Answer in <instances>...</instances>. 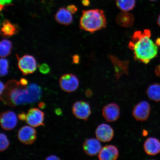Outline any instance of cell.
Instances as JSON below:
<instances>
[{
    "mask_svg": "<svg viewBox=\"0 0 160 160\" xmlns=\"http://www.w3.org/2000/svg\"><path fill=\"white\" fill-rule=\"evenodd\" d=\"M67 9L72 14H74L77 11V8L74 5H70L67 8Z\"/></svg>",
    "mask_w": 160,
    "mask_h": 160,
    "instance_id": "484cf974",
    "label": "cell"
},
{
    "mask_svg": "<svg viewBox=\"0 0 160 160\" xmlns=\"http://www.w3.org/2000/svg\"><path fill=\"white\" fill-rule=\"evenodd\" d=\"M80 61V57L79 55H73L72 57V62L74 64L79 63Z\"/></svg>",
    "mask_w": 160,
    "mask_h": 160,
    "instance_id": "4316f807",
    "label": "cell"
},
{
    "mask_svg": "<svg viewBox=\"0 0 160 160\" xmlns=\"http://www.w3.org/2000/svg\"><path fill=\"white\" fill-rule=\"evenodd\" d=\"M37 131L33 127L25 126L19 130L18 138L21 143L29 145L33 144L37 139Z\"/></svg>",
    "mask_w": 160,
    "mask_h": 160,
    "instance_id": "ba28073f",
    "label": "cell"
},
{
    "mask_svg": "<svg viewBox=\"0 0 160 160\" xmlns=\"http://www.w3.org/2000/svg\"><path fill=\"white\" fill-rule=\"evenodd\" d=\"M151 36L149 29L136 31L132 36L128 47L133 51L136 61L147 64L157 57L158 47L150 39Z\"/></svg>",
    "mask_w": 160,
    "mask_h": 160,
    "instance_id": "6da1fadb",
    "label": "cell"
},
{
    "mask_svg": "<svg viewBox=\"0 0 160 160\" xmlns=\"http://www.w3.org/2000/svg\"><path fill=\"white\" fill-rule=\"evenodd\" d=\"M107 24V20L102 10L95 9L82 11L80 21L81 29L93 33L105 28Z\"/></svg>",
    "mask_w": 160,
    "mask_h": 160,
    "instance_id": "3957f363",
    "label": "cell"
},
{
    "mask_svg": "<svg viewBox=\"0 0 160 160\" xmlns=\"http://www.w3.org/2000/svg\"><path fill=\"white\" fill-rule=\"evenodd\" d=\"M82 3L84 6L87 7L90 5V2L89 0H82Z\"/></svg>",
    "mask_w": 160,
    "mask_h": 160,
    "instance_id": "d590c367",
    "label": "cell"
},
{
    "mask_svg": "<svg viewBox=\"0 0 160 160\" xmlns=\"http://www.w3.org/2000/svg\"><path fill=\"white\" fill-rule=\"evenodd\" d=\"M17 123V117L14 112L7 111L1 114L0 123L3 129L11 131L15 128Z\"/></svg>",
    "mask_w": 160,
    "mask_h": 160,
    "instance_id": "7c38bea8",
    "label": "cell"
},
{
    "mask_svg": "<svg viewBox=\"0 0 160 160\" xmlns=\"http://www.w3.org/2000/svg\"><path fill=\"white\" fill-rule=\"evenodd\" d=\"M18 66L24 75L32 74L37 69V62L35 58L31 55H24L19 58L17 55Z\"/></svg>",
    "mask_w": 160,
    "mask_h": 160,
    "instance_id": "277c9868",
    "label": "cell"
},
{
    "mask_svg": "<svg viewBox=\"0 0 160 160\" xmlns=\"http://www.w3.org/2000/svg\"><path fill=\"white\" fill-rule=\"evenodd\" d=\"M151 109L148 102L146 101H142L134 107L132 115L136 121H145L148 118Z\"/></svg>",
    "mask_w": 160,
    "mask_h": 160,
    "instance_id": "8992f818",
    "label": "cell"
},
{
    "mask_svg": "<svg viewBox=\"0 0 160 160\" xmlns=\"http://www.w3.org/2000/svg\"><path fill=\"white\" fill-rule=\"evenodd\" d=\"M85 95L87 97H91L93 95V92L91 90L88 89L85 91Z\"/></svg>",
    "mask_w": 160,
    "mask_h": 160,
    "instance_id": "4dcf8cb0",
    "label": "cell"
},
{
    "mask_svg": "<svg viewBox=\"0 0 160 160\" xmlns=\"http://www.w3.org/2000/svg\"><path fill=\"white\" fill-rule=\"evenodd\" d=\"M157 23L158 25L160 27V15L159 16L158 18Z\"/></svg>",
    "mask_w": 160,
    "mask_h": 160,
    "instance_id": "ab89813d",
    "label": "cell"
},
{
    "mask_svg": "<svg viewBox=\"0 0 160 160\" xmlns=\"http://www.w3.org/2000/svg\"><path fill=\"white\" fill-rule=\"evenodd\" d=\"M59 82L61 89L68 93L76 91L78 88L79 83L77 76L71 73L62 76L60 78Z\"/></svg>",
    "mask_w": 160,
    "mask_h": 160,
    "instance_id": "5b68a950",
    "label": "cell"
},
{
    "mask_svg": "<svg viewBox=\"0 0 160 160\" xmlns=\"http://www.w3.org/2000/svg\"><path fill=\"white\" fill-rule=\"evenodd\" d=\"M9 62L7 59L1 58L0 60V74L4 77L8 73Z\"/></svg>",
    "mask_w": 160,
    "mask_h": 160,
    "instance_id": "603a6c76",
    "label": "cell"
},
{
    "mask_svg": "<svg viewBox=\"0 0 160 160\" xmlns=\"http://www.w3.org/2000/svg\"><path fill=\"white\" fill-rule=\"evenodd\" d=\"M1 98L4 103L11 107L31 103L28 87L22 85L16 80L8 82Z\"/></svg>",
    "mask_w": 160,
    "mask_h": 160,
    "instance_id": "7a4b0ae2",
    "label": "cell"
},
{
    "mask_svg": "<svg viewBox=\"0 0 160 160\" xmlns=\"http://www.w3.org/2000/svg\"><path fill=\"white\" fill-rule=\"evenodd\" d=\"M146 93L149 99L152 101L160 102V84H152L148 87Z\"/></svg>",
    "mask_w": 160,
    "mask_h": 160,
    "instance_id": "d6986e66",
    "label": "cell"
},
{
    "mask_svg": "<svg viewBox=\"0 0 160 160\" xmlns=\"http://www.w3.org/2000/svg\"><path fill=\"white\" fill-rule=\"evenodd\" d=\"M55 112L59 116L62 115V110L59 108H57L55 110Z\"/></svg>",
    "mask_w": 160,
    "mask_h": 160,
    "instance_id": "8d00e7d4",
    "label": "cell"
},
{
    "mask_svg": "<svg viewBox=\"0 0 160 160\" xmlns=\"http://www.w3.org/2000/svg\"><path fill=\"white\" fill-rule=\"evenodd\" d=\"M45 160H61L59 158V157H57V156H56L54 155H50L49 156V157H47L45 159Z\"/></svg>",
    "mask_w": 160,
    "mask_h": 160,
    "instance_id": "f1b7e54d",
    "label": "cell"
},
{
    "mask_svg": "<svg viewBox=\"0 0 160 160\" xmlns=\"http://www.w3.org/2000/svg\"><path fill=\"white\" fill-rule=\"evenodd\" d=\"M148 134V132L146 130H143L142 131V135L143 136H147Z\"/></svg>",
    "mask_w": 160,
    "mask_h": 160,
    "instance_id": "74e56055",
    "label": "cell"
},
{
    "mask_svg": "<svg viewBox=\"0 0 160 160\" xmlns=\"http://www.w3.org/2000/svg\"><path fill=\"white\" fill-rule=\"evenodd\" d=\"M118 24L123 27H129L133 24L134 17L131 13L122 11L118 14L116 18Z\"/></svg>",
    "mask_w": 160,
    "mask_h": 160,
    "instance_id": "e0dca14e",
    "label": "cell"
},
{
    "mask_svg": "<svg viewBox=\"0 0 160 160\" xmlns=\"http://www.w3.org/2000/svg\"><path fill=\"white\" fill-rule=\"evenodd\" d=\"M9 142L7 136L4 133H1L0 135V151H5L9 147Z\"/></svg>",
    "mask_w": 160,
    "mask_h": 160,
    "instance_id": "cb8c5ba5",
    "label": "cell"
},
{
    "mask_svg": "<svg viewBox=\"0 0 160 160\" xmlns=\"http://www.w3.org/2000/svg\"><path fill=\"white\" fill-rule=\"evenodd\" d=\"M18 27L8 20L4 21L1 29V34L3 37L9 38L18 32Z\"/></svg>",
    "mask_w": 160,
    "mask_h": 160,
    "instance_id": "ac0fdd59",
    "label": "cell"
},
{
    "mask_svg": "<svg viewBox=\"0 0 160 160\" xmlns=\"http://www.w3.org/2000/svg\"><path fill=\"white\" fill-rule=\"evenodd\" d=\"M12 0H1V6H3L11 3Z\"/></svg>",
    "mask_w": 160,
    "mask_h": 160,
    "instance_id": "1f68e13d",
    "label": "cell"
},
{
    "mask_svg": "<svg viewBox=\"0 0 160 160\" xmlns=\"http://www.w3.org/2000/svg\"><path fill=\"white\" fill-rule=\"evenodd\" d=\"M100 142L98 139L95 138L86 139L83 144L84 152L90 157H93L97 155L102 148Z\"/></svg>",
    "mask_w": 160,
    "mask_h": 160,
    "instance_id": "4fadbf2b",
    "label": "cell"
},
{
    "mask_svg": "<svg viewBox=\"0 0 160 160\" xmlns=\"http://www.w3.org/2000/svg\"><path fill=\"white\" fill-rule=\"evenodd\" d=\"M38 107L41 109H44L45 107V104L43 102H40L38 104Z\"/></svg>",
    "mask_w": 160,
    "mask_h": 160,
    "instance_id": "836d02e7",
    "label": "cell"
},
{
    "mask_svg": "<svg viewBox=\"0 0 160 160\" xmlns=\"http://www.w3.org/2000/svg\"><path fill=\"white\" fill-rule=\"evenodd\" d=\"M156 42L157 45H160V38H158L156 40Z\"/></svg>",
    "mask_w": 160,
    "mask_h": 160,
    "instance_id": "f35d334b",
    "label": "cell"
},
{
    "mask_svg": "<svg viewBox=\"0 0 160 160\" xmlns=\"http://www.w3.org/2000/svg\"><path fill=\"white\" fill-rule=\"evenodd\" d=\"M18 117L19 119L21 120V121H26L27 118V114L22 112L19 114Z\"/></svg>",
    "mask_w": 160,
    "mask_h": 160,
    "instance_id": "83f0119b",
    "label": "cell"
},
{
    "mask_svg": "<svg viewBox=\"0 0 160 160\" xmlns=\"http://www.w3.org/2000/svg\"><path fill=\"white\" fill-rule=\"evenodd\" d=\"M149 1H158V0H149Z\"/></svg>",
    "mask_w": 160,
    "mask_h": 160,
    "instance_id": "60d3db41",
    "label": "cell"
},
{
    "mask_svg": "<svg viewBox=\"0 0 160 160\" xmlns=\"http://www.w3.org/2000/svg\"><path fill=\"white\" fill-rule=\"evenodd\" d=\"M155 73L157 77L160 78V65L157 66L155 69Z\"/></svg>",
    "mask_w": 160,
    "mask_h": 160,
    "instance_id": "d6a6232c",
    "label": "cell"
},
{
    "mask_svg": "<svg viewBox=\"0 0 160 160\" xmlns=\"http://www.w3.org/2000/svg\"><path fill=\"white\" fill-rule=\"evenodd\" d=\"M44 113L37 108H33L29 110L27 113L26 122L29 126L37 127L44 125Z\"/></svg>",
    "mask_w": 160,
    "mask_h": 160,
    "instance_id": "9c48e42d",
    "label": "cell"
},
{
    "mask_svg": "<svg viewBox=\"0 0 160 160\" xmlns=\"http://www.w3.org/2000/svg\"><path fill=\"white\" fill-rule=\"evenodd\" d=\"M12 49V44L9 40H2L0 43V56L1 58H5L11 54Z\"/></svg>",
    "mask_w": 160,
    "mask_h": 160,
    "instance_id": "7402d4cb",
    "label": "cell"
},
{
    "mask_svg": "<svg viewBox=\"0 0 160 160\" xmlns=\"http://www.w3.org/2000/svg\"><path fill=\"white\" fill-rule=\"evenodd\" d=\"M72 14L65 8L59 9L55 15V19L58 23L64 25H69L73 21Z\"/></svg>",
    "mask_w": 160,
    "mask_h": 160,
    "instance_id": "2e32d148",
    "label": "cell"
},
{
    "mask_svg": "<svg viewBox=\"0 0 160 160\" xmlns=\"http://www.w3.org/2000/svg\"><path fill=\"white\" fill-rule=\"evenodd\" d=\"M143 148L148 155H157L160 153V141L155 138H148L144 143Z\"/></svg>",
    "mask_w": 160,
    "mask_h": 160,
    "instance_id": "9a60e30c",
    "label": "cell"
},
{
    "mask_svg": "<svg viewBox=\"0 0 160 160\" xmlns=\"http://www.w3.org/2000/svg\"><path fill=\"white\" fill-rule=\"evenodd\" d=\"M19 82L22 85L25 86H27L28 84V80L24 78H22L20 80Z\"/></svg>",
    "mask_w": 160,
    "mask_h": 160,
    "instance_id": "f546056e",
    "label": "cell"
},
{
    "mask_svg": "<svg viewBox=\"0 0 160 160\" xmlns=\"http://www.w3.org/2000/svg\"><path fill=\"white\" fill-rule=\"evenodd\" d=\"M31 96L32 103L37 102L41 98L42 90L39 86L35 83H31L28 87Z\"/></svg>",
    "mask_w": 160,
    "mask_h": 160,
    "instance_id": "ffe728a7",
    "label": "cell"
},
{
    "mask_svg": "<svg viewBox=\"0 0 160 160\" xmlns=\"http://www.w3.org/2000/svg\"><path fill=\"white\" fill-rule=\"evenodd\" d=\"M119 156V150L116 146L108 145L102 148L98 157L100 160H116Z\"/></svg>",
    "mask_w": 160,
    "mask_h": 160,
    "instance_id": "5bb4252c",
    "label": "cell"
},
{
    "mask_svg": "<svg viewBox=\"0 0 160 160\" xmlns=\"http://www.w3.org/2000/svg\"><path fill=\"white\" fill-rule=\"evenodd\" d=\"M117 7L122 11L128 12L134 8L136 0H116Z\"/></svg>",
    "mask_w": 160,
    "mask_h": 160,
    "instance_id": "44dd1931",
    "label": "cell"
},
{
    "mask_svg": "<svg viewBox=\"0 0 160 160\" xmlns=\"http://www.w3.org/2000/svg\"><path fill=\"white\" fill-rule=\"evenodd\" d=\"M95 135L97 138L103 142L111 141L114 136V131L112 128L108 124H100L96 129Z\"/></svg>",
    "mask_w": 160,
    "mask_h": 160,
    "instance_id": "30bf717a",
    "label": "cell"
},
{
    "mask_svg": "<svg viewBox=\"0 0 160 160\" xmlns=\"http://www.w3.org/2000/svg\"><path fill=\"white\" fill-rule=\"evenodd\" d=\"M1 95L5 89V85L3 83L1 82Z\"/></svg>",
    "mask_w": 160,
    "mask_h": 160,
    "instance_id": "e575fe53",
    "label": "cell"
},
{
    "mask_svg": "<svg viewBox=\"0 0 160 160\" xmlns=\"http://www.w3.org/2000/svg\"><path fill=\"white\" fill-rule=\"evenodd\" d=\"M39 70L43 74H47L50 72V68L49 66L47 64L43 63L39 66Z\"/></svg>",
    "mask_w": 160,
    "mask_h": 160,
    "instance_id": "d4e9b609",
    "label": "cell"
},
{
    "mask_svg": "<svg viewBox=\"0 0 160 160\" xmlns=\"http://www.w3.org/2000/svg\"><path fill=\"white\" fill-rule=\"evenodd\" d=\"M72 112L77 118L87 121L92 113L91 106L87 102H76L72 107Z\"/></svg>",
    "mask_w": 160,
    "mask_h": 160,
    "instance_id": "52a82bcc",
    "label": "cell"
},
{
    "mask_svg": "<svg viewBox=\"0 0 160 160\" xmlns=\"http://www.w3.org/2000/svg\"><path fill=\"white\" fill-rule=\"evenodd\" d=\"M102 113L106 121L109 122H113L117 121L119 118L120 108L115 103H109L102 109Z\"/></svg>",
    "mask_w": 160,
    "mask_h": 160,
    "instance_id": "8fae6325",
    "label": "cell"
}]
</instances>
